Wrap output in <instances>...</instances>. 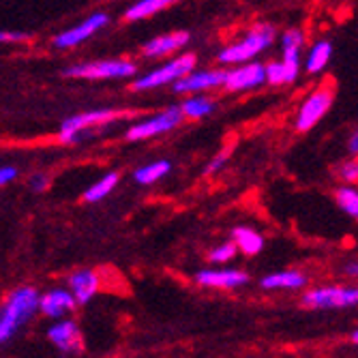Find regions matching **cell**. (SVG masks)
<instances>
[{"instance_id":"obj_1","label":"cell","mask_w":358,"mask_h":358,"mask_svg":"<svg viewBox=\"0 0 358 358\" xmlns=\"http://www.w3.org/2000/svg\"><path fill=\"white\" fill-rule=\"evenodd\" d=\"M41 294L30 285H20L11 289L3 307H0V341L7 343L24 324H28L35 313H39Z\"/></svg>"},{"instance_id":"obj_2","label":"cell","mask_w":358,"mask_h":358,"mask_svg":"<svg viewBox=\"0 0 358 358\" xmlns=\"http://www.w3.org/2000/svg\"><path fill=\"white\" fill-rule=\"evenodd\" d=\"M277 37V30L273 24L266 22H257L255 26H251L245 35L241 37V41H234L230 45H225L217 60L219 64H225V67H234V64H243L249 60H255L259 54H264Z\"/></svg>"},{"instance_id":"obj_3","label":"cell","mask_w":358,"mask_h":358,"mask_svg":"<svg viewBox=\"0 0 358 358\" xmlns=\"http://www.w3.org/2000/svg\"><path fill=\"white\" fill-rule=\"evenodd\" d=\"M122 116H127V114L118 112V110H106V108L103 110H90V112L76 114V116L67 118L60 124L58 142L60 144H80L82 140L92 136L94 127L110 124L112 120H118Z\"/></svg>"},{"instance_id":"obj_4","label":"cell","mask_w":358,"mask_h":358,"mask_svg":"<svg viewBox=\"0 0 358 358\" xmlns=\"http://www.w3.org/2000/svg\"><path fill=\"white\" fill-rule=\"evenodd\" d=\"M195 54H182V56H176L172 60H168L166 64H161V67L136 78L131 82V90L134 92H146V90H157L161 86H168V84H176L180 78H185L187 73H191L195 69Z\"/></svg>"},{"instance_id":"obj_5","label":"cell","mask_w":358,"mask_h":358,"mask_svg":"<svg viewBox=\"0 0 358 358\" xmlns=\"http://www.w3.org/2000/svg\"><path fill=\"white\" fill-rule=\"evenodd\" d=\"M138 73V64L134 60H92V62H80L73 67L64 69V78L76 80H122L134 78Z\"/></svg>"},{"instance_id":"obj_6","label":"cell","mask_w":358,"mask_h":358,"mask_svg":"<svg viewBox=\"0 0 358 358\" xmlns=\"http://www.w3.org/2000/svg\"><path fill=\"white\" fill-rule=\"evenodd\" d=\"M335 101V90L333 86L322 84L317 88H313L305 99L301 101L299 110H296V118H294V129L299 134H307L311 129L329 114V110L333 108Z\"/></svg>"},{"instance_id":"obj_7","label":"cell","mask_w":358,"mask_h":358,"mask_svg":"<svg viewBox=\"0 0 358 358\" xmlns=\"http://www.w3.org/2000/svg\"><path fill=\"white\" fill-rule=\"evenodd\" d=\"M182 118H185V114H182L180 106L168 108L164 112H157L152 116H146L144 120L134 122L131 127L127 129L124 140L127 142H144V140L159 138L164 134L174 131V129L182 122Z\"/></svg>"},{"instance_id":"obj_8","label":"cell","mask_w":358,"mask_h":358,"mask_svg":"<svg viewBox=\"0 0 358 358\" xmlns=\"http://www.w3.org/2000/svg\"><path fill=\"white\" fill-rule=\"evenodd\" d=\"M303 307L309 309H345L358 305V285H322L305 292Z\"/></svg>"},{"instance_id":"obj_9","label":"cell","mask_w":358,"mask_h":358,"mask_svg":"<svg viewBox=\"0 0 358 358\" xmlns=\"http://www.w3.org/2000/svg\"><path fill=\"white\" fill-rule=\"evenodd\" d=\"M268 84L266 80V64L262 62H243L234 64L232 69L225 71V82L223 90L225 92H245V90H257L259 86Z\"/></svg>"},{"instance_id":"obj_10","label":"cell","mask_w":358,"mask_h":358,"mask_svg":"<svg viewBox=\"0 0 358 358\" xmlns=\"http://www.w3.org/2000/svg\"><path fill=\"white\" fill-rule=\"evenodd\" d=\"M48 341L62 354H82L84 352V335L76 320L60 317L48 329Z\"/></svg>"},{"instance_id":"obj_11","label":"cell","mask_w":358,"mask_h":358,"mask_svg":"<svg viewBox=\"0 0 358 358\" xmlns=\"http://www.w3.org/2000/svg\"><path fill=\"white\" fill-rule=\"evenodd\" d=\"M108 22H110V17L106 13H92L90 17L82 20L78 26L56 35L52 43H54L56 50H73V48L82 45L84 41H88L94 32H99L101 28H106Z\"/></svg>"},{"instance_id":"obj_12","label":"cell","mask_w":358,"mask_h":358,"mask_svg":"<svg viewBox=\"0 0 358 358\" xmlns=\"http://www.w3.org/2000/svg\"><path fill=\"white\" fill-rule=\"evenodd\" d=\"M223 82H225L223 69H193L176 84H172V90L176 94H195V92L223 88Z\"/></svg>"},{"instance_id":"obj_13","label":"cell","mask_w":358,"mask_h":358,"mask_svg":"<svg viewBox=\"0 0 358 358\" xmlns=\"http://www.w3.org/2000/svg\"><path fill=\"white\" fill-rule=\"evenodd\" d=\"M78 305L80 303L69 287H52L45 292V294H41L39 313H43L50 320H60V317H67L69 313H73Z\"/></svg>"},{"instance_id":"obj_14","label":"cell","mask_w":358,"mask_h":358,"mask_svg":"<svg viewBox=\"0 0 358 358\" xmlns=\"http://www.w3.org/2000/svg\"><path fill=\"white\" fill-rule=\"evenodd\" d=\"M249 281V275L238 268H206L195 275V283L213 289H236Z\"/></svg>"},{"instance_id":"obj_15","label":"cell","mask_w":358,"mask_h":358,"mask_svg":"<svg viewBox=\"0 0 358 358\" xmlns=\"http://www.w3.org/2000/svg\"><path fill=\"white\" fill-rule=\"evenodd\" d=\"M189 43V32L176 30V32H166L155 39H148L142 45V56L144 58H161V56H172L180 52Z\"/></svg>"},{"instance_id":"obj_16","label":"cell","mask_w":358,"mask_h":358,"mask_svg":"<svg viewBox=\"0 0 358 358\" xmlns=\"http://www.w3.org/2000/svg\"><path fill=\"white\" fill-rule=\"evenodd\" d=\"M67 283H69V289L73 292V296L78 299V303L86 305L96 296V292H99L101 277L96 275L94 271H90V268H82V271L71 273Z\"/></svg>"},{"instance_id":"obj_17","label":"cell","mask_w":358,"mask_h":358,"mask_svg":"<svg viewBox=\"0 0 358 358\" xmlns=\"http://www.w3.org/2000/svg\"><path fill=\"white\" fill-rule=\"evenodd\" d=\"M303 48H305V32L301 28H287L281 35V60H285L296 71H301Z\"/></svg>"},{"instance_id":"obj_18","label":"cell","mask_w":358,"mask_h":358,"mask_svg":"<svg viewBox=\"0 0 358 358\" xmlns=\"http://www.w3.org/2000/svg\"><path fill=\"white\" fill-rule=\"evenodd\" d=\"M307 275H303L301 271L287 268V271H279V273H271L266 275L262 281H259V287L262 289H301L307 285Z\"/></svg>"},{"instance_id":"obj_19","label":"cell","mask_w":358,"mask_h":358,"mask_svg":"<svg viewBox=\"0 0 358 358\" xmlns=\"http://www.w3.org/2000/svg\"><path fill=\"white\" fill-rule=\"evenodd\" d=\"M333 58V43L327 39L315 41L309 50H307V58H305V71L309 76H317L324 69L329 67V62Z\"/></svg>"},{"instance_id":"obj_20","label":"cell","mask_w":358,"mask_h":358,"mask_svg":"<svg viewBox=\"0 0 358 358\" xmlns=\"http://www.w3.org/2000/svg\"><path fill=\"white\" fill-rule=\"evenodd\" d=\"M180 3V0H138L124 11V22H142L146 17H152L161 11L170 9L172 5Z\"/></svg>"},{"instance_id":"obj_21","label":"cell","mask_w":358,"mask_h":358,"mask_svg":"<svg viewBox=\"0 0 358 358\" xmlns=\"http://www.w3.org/2000/svg\"><path fill=\"white\" fill-rule=\"evenodd\" d=\"M232 241L238 245L241 253L253 257L257 255L259 251L264 249V236L259 234L257 230H253V227H247V225H238L232 230Z\"/></svg>"},{"instance_id":"obj_22","label":"cell","mask_w":358,"mask_h":358,"mask_svg":"<svg viewBox=\"0 0 358 358\" xmlns=\"http://www.w3.org/2000/svg\"><path fill=\"white\" fill-rule=\"evenodd\" d=\"M180 110H182L185 118H189V120H202L215 112V101L204 92H195V94H189L180 103Z\"/></svg>"},{"instance_id":"obj_23","label":"cell","mask_w":358,"mask_h":358,"mask_svg":"<svg viewBox=\"0 0 358 358\" xmlns=\"http://www.w3.org/2000/svg\"><path fill=\"white\" fill-rule=\"evenodd\" d=\"M172 172V164L168 159H159V161H152V164H146L142 168H138L134 172V178L138 185H144V187H150L155 182H159L161 178H166L168 174Z\"/></svg>"},{"instance_id":"obj_24","label":"cell","mask_w":358,"mask_h":358,"mask_svg":"<svg viewBox=\"0 0 358 358\" xmlns=\"http://www.w3.org/2000/svg\"><path fill=\"white\" fill-rule=\"evenodd\" d=\"M120 182V174L118 172H110L106 174L103 178H99L94 185H90L84 193V202L88 204H96V202H101L106 200L108 195L116 189V185Z\"/></svg>"},{"instance_id":"obj_25","label":"cell","mask_w":358,"mask_h":358,"mask_svg":"<svg viewBox=\"0 0 358 358\" xmlns=\"http://www.w3.org/2000/svg\"><path fill=\"white\" fill-rule=\"evenodd\" d=\"M301 71L292 69L285 60H273L266 64V80L271 86H285V84H294Z\"/></svg>"},{"instance_id":"obj_26","label":"cell","mask_w":358,"mask_h":358,"mask_svg":"<svg viewBox=\"0 0 358 358\" xmlns=\"http://www.w3.org/2000/svg\"><path fill=\"white\" fill-rule=\"evenodd\" d=\"M337 206L352 219H358V187L356 185H341L335 189Z\"/></svg>"},{"instance_id":"obj_27","label":"cell","mask_w":358,"mask_h":358,"mask_svg":"<svg viewBox=\"0 0 358 358\" xmlns=\"http://www.w3.org/2000/svg\"><path fill=\"white\" fill-rule=\"evenodd\" d=\"M238 251H241V249H238V245H236L234 241H230V243H221V245H217V247H213V249L208 251V262H213V264L232 262Z\"/></svg>"},{"instance_id":"obj_28","label":"cell","mask_w":358,"mask_h":358,"mask_svg":"<svg viewBox=\"0 0 358 358\" xmlns=\"http://www.w3.org/2000/svg\"><path fill=\"white\" fill-rule=\"evenodd\" d=\"M337 178L343 185H356L358 187V157H350L335 168Z\"/></svg>"},{"instance_id":"obj_29","label":"cell","mask_w":358,"mask_h":358,"mask_svg":"<svg viewBox=\"0 0 358 358\" xmlns=\"http://www.w3.org/2000/svg\"><path fill=\"white\" fill-rule=\"evenodd\" d=\"M230 157H232V144H230V146H225L221 152H217V155L210 159V164L204 168V174H206V176H213V174H217V172H219V170H221V168L227 164V159H230Z\"/></svg>"},{"instance_id":"obj_30","label":"cell","mask_w":358,"mask_h":358,"mask_svg":"<svg viewBox=\"0 0 358 358\" xmlns=\"http://www.w3.org/2000/svg\"><path fill=\"white\" fill-rule=\"evenodd\" d=\"M28 187H30L32 191H35V193H43V191H48V187H50V176L43 174V172L32 174V176L28 178Z\"/></svg>"},{"instance_id":"obj_31","label":"cell","mask_w":358,"mask_h":358,"mask_svg":"<svg viewBox=\"0 0 358 358\" xmlns=\"http://www.w3.org/2000/svg\"><path fill=\"white\" fill-rule=\"evenodd\" d=\"M30 37L26 35V32H20V30H3L0 32V41L3 43H24Z\"/></svg>"},{"instance_id":"obj_32","label":"cell","mask_w":358,"mask_h":358,"mask_svg":"<svg viewBox=\"0 0 358 358\" xmlns=\"http://www.w3.org/2000/svg\"><path fill=\"white\" fill-rule=\"evenodd\" d=\"M17 174H20V170L15 166H3L0 168V185L7 187L9 182H13L17 178Z\"/></svg>"},{"instance_id":"obj_33","label":"cell","mask_w":358,"mask_h":358,"mask_svg":"<svg viewBox=\"0 0 358 358\" xmlns=\"http://www.w3.org/2000/svg\"><path fill=\"white\" fill-rule=\"evenodd\" d=\"M341 271H343V275H345L348 279H358V257L348 259Z\"/></svg>"},{"instance_id":"obj_34","label":"cell","mask_w":358,"mask_h":358,"mask_svg":"<svg viewBox=\"0 0 358 358\" xmlns=\"http://www.w3.org/2000/svg\"><path fill=\"white\" fill-rule=\"evenodd\" d=\"M348 152L350 157H358V129H354L348 138Z\"/></svg>"},{"instance_id":"obj_35","label":"cell","mask_w":358,"mask_h":358,"mask_svg":"<svg viewBox=\"0 0 358 358\" xmlns=\"http://www.w3.org/2000/svg\"><path fill=\"white\" fill-rule=\"evenodd\" d=\"M350 339H352V343H354V345H358V331H354Z\"/></svg>"}]
</instances>
